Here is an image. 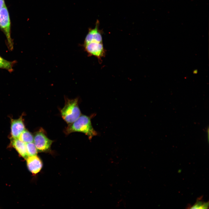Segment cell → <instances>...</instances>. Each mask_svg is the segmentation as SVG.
<instances>
[{
	"label": "cell",
	"instance_id": "cell-12",
	"mask_svg": "<svg viewBox=\"0 0 209 209\" xmlns=\"http://www.w3.org/2000/svg\"><path fill=\"white\" fill-rule=\"evenodd\" d=\"M26 145L28 156L37 155L38 151L33 142L26 143Z\"/></svg>",
	"mask_w": 209,
	"mask_h": 209
},
{
	"label": "cell",
	"instance_id": "cell-14",
	"mask_svg": "<svg viewBox=\"0 0 209 209\" xmlns=\"http://www.w3.org/2000/svg\"><path fill=\"white\" fill-rule=\"evenodd\" d=\"M5 3L4 0H0V12L2 8Z\"/></svg>",
	"mask_w": 209,
	"mask_h": 209
},
{
	"label": "cell",
	"instance_id": "cell-5",
	"mask_svg": "<svg viewBox=\"0 0 209 209\" xmlns=\"http://www.w3.org/2000/svg\"><path fill=\"white\" fill-rule=\"evenodd\" d=\"M82 46L88 56L96 57L100 62L102 61V58L105 56L106 51L102 43L91 42L83 44Z\"/></svg>",
	"mask_w": 209,
	"mask_h": 209
},
{
	"label": "cell",
	"instance_id": "cell-3",
	"mask_svg": "<svg viewBox=\"0 0 209 209\" xmlns=\"http://www.w3.org/2000/svg\"><path fill=\"white\" fill-rule=\"evenodd\" d=\"M0 28L4 33L9 49L12 51L13 44L11 37L10 21L8 10L5 3L0 12Z\"/></svg>",
	"mask_w": 209,
	"mask_h": 209
},
{
	"label": "cell",
	"instance_id": "cell-9",
	"mask_svg": "<svg viewBox=\"0 0 209 209\" xmlns=\"http://www.w3.org/2000/svg\"><path fill=\"white\" fill-rule=\"evenodd\" d=\"M11 145L19 154L26 159L28 156L27 153L26 143L18 138H11Z\"/></svg>",
	"mask_w": 209,
	"mask_h": 209
},
{
	"label": "cell",
	"instance_id": "cell-4",
	"mask_svg": "<svg viewBox=\"0 0 209 209\" xmlns=\"http://www.w3.org/2000/svg\"><path fill=\"white\" fill-rule=\"evenodd\" d=\"M33 137V142L38 152L51 151V145L53 141L47 137L42 128L35 133Z\"/></svg>",
	"mask_w": 209,
	"mask_h": 209
},
{
	"label": "cell",
	"instance_id": "cell-8",
	"mask_svg": "<svg viewBox=\"0 0 209 209\" xmlns=\"http://www.w3.org/2000/svg\"><path fill=\"white\" fill-rule=\"evenodd\" d=\"M95 27L90 29L84 39V44L91 42L102 43V37L101 32L98 29V22H97Z\"/></svg>",
	"mask_w": 209,
	"mask_h": 209
},
{
	"label": "cell",
	"instance_id": "cell-2",
	"mask_svg": "<svg viewBox=\"0 0 209 209\" xmlns=\"http://www.w3.org/2000/svg\"><path fill=\"white\" fill-rule=\"evenodd\" d=\"M78 100V98L71 99L65 98V105L60 113L63 119L68 124L74 122L81 115Z\"/></svg>",
	"mask_w": 209,
	"mask_h": 209
},
{
	"label": "cell",
	"instance_id": "cell-13",
	"mask_svg": "<svg viewBox=\"0 0 209 209\" xmlns=\"http://www.w3.org/2000/svg\"><path fill=\"white\" fill-rule=\"evenodd\" d=\"M199 203H197L195 204L192 208H207V203H203L200 202Z\"/></svg>",
	"mask_w": 209,
	"mask_h": 209
},
{
	"label": "cell",
	"instance_id": "cell-6",
	"mask_svg": "<svg viewBox=\"0 0 209 209\" xmlns=\"http://www.w3.org/2000/svg\"><path fill=\"white\" fill-rule=\"evenodd\" d=\"M26 160L28 168L33 174H36L41 171L43 167V163L37 155L28 156Z\"/></svg>",
	"mask_w": 209,
	"mask_h": 209
},
{
	"label": "cell",
	"instance_id": "cell-1",
	"mask_svg": "<svg viewBox=\"0 0 209 209\" xmlns=\"http://www.w3.org/2000/svg\"><path fill=\"white\" fill-rule=\"evenodd\" d=\"M91 120V117L81 115L74 122L68 124L64 132L66 135L76 132L82 133L91 140L98 134L92 126Z\"/></svg>",
	"mask_w": 209,
	"mask_h": 209
},
{
	"label": "cell",
	"instance_id": "cell-10",
	"mask_svg": "<svg viewBox=\"0 0 209 209\" xmlns=\"http://www.w3.org/2000/svg\"><path fill=\"white\" fill-rule=\"evenodd\" d=\"M16 63V61L7 60L0 56V68L6 69L10 72L13 71V67Z\"/></svg>",
	"mask_w": 209,
	"mask_h": 209
},
{
	"label": "cell",
	"instance_id": "cell-7",
	"mask_svg": "<svg viewBox=\"0 0 209 209\" xmlns=\"http://www.w3.org/2000/svg\"><path fill=\"white\" fill-rule=\"evenodd\" d=\"M11 138H18L25 129L22 116L18 119L11 120Z\"/></svg>",
	"mask_w": 209,
	"mask_h": 209
},
{
	"label": "cell",
	"instance_id": "cell-11",
	"mask_svg": "<svg viewBox=\"0 0 209 209\" xmlns=\"http://www.w3.org/2000/svg\"><path fill=\"white\" fill-rule=\"evenodd\" d=\"M33 136L28 130L25 129L20 135L18 138L25 143L33 142Z\"/></svg>",
	"mask_w": 209,
	"mask_h": 209
}]
</instances>
